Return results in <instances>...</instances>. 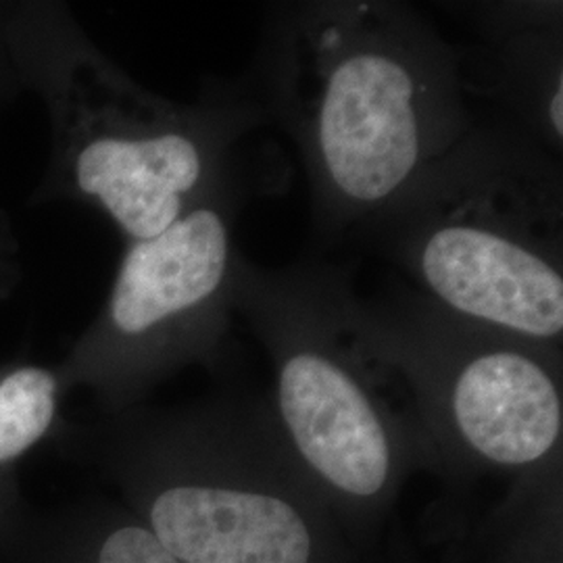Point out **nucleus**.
Wrapping results in <instances>:
<instances>
[{
	"label": "nucleus",
	"instance_id": "f03ea898",
	"mask_svg": "<svg viewBox=\"0 0 563 563\" xmlns=\"http://www.w3.org/2000/svg\"><path fill=\"white\" fill-rule=\"evenodd\" d=\"M232 311L269 357L265 397L284 446L346 539L369 534L426 467L413 405L339 267L265 269L239 253Z\"/></svg>",
	"mask_w": 563,
	"mask_h": 563
},
{
	"label": "nucleus",
	"instance_id": "39448f33",
	"mask_svg": "<svg viewBox=\"0 0 563 563\" xmlns=\"http://www.w3.org/2000/svg\"><path fill=\"white\" fill-rule=\"evenodd\" d=\"M146 528L181 563H353L265 397L199 409L159 441Z\"/></svg>",
	"mask_w": 563,
	"mask_h": 563
},
{
	"label": "nucleus",
	"instance_id": "9d476101",
	"mask_svg": "<svg viewBox=\"0 0 563 563\" xmlns=\"http://www.w3.org/2000/svg\"><path fill=\"white\" fill-rule=\"evenodd\" d=\"M57 383L48 369L21 367L0 383V463L32 449L55 418Z\"/></svg>",
	"mask_w": 563,
	"mask_h": 563
},
{
	"label": "nucleus",
	"instance_id": "423d86ee",
	"mask_svg": "<svg viewBox=\"0 0 563 563\" xmlns=\"http://www.w3.org/2000/svg\"><path fill=\"white\" fill-rule=\"evenodd\" d=\"M69 172L132 242L146 241L251 167L246 139L267 123L249 81L199 104L162 101L90 60Z\"/></svg>",
	"mask_w": 563,
	"mask_h": 563
},
{
	"label": "nucleus",
	"instance_id": "1a4fd4ad",
	"mask_svg": "<svg viewBox=\"0 0 563 563\" xmlns=\"http://www.w3.org/2000/svg\"><path fill=\"white\" fill-rule=\"evenodd\" d=\"M563 460L516 478L493 563H563Z\"/></svg>",
	"mask_w": 563,
	"mask_h": 563
},
{
	"label": "nucleus",
	"instance_id": "20e7f679",
	"mask_svg": "<svg viewBox=\"0 0 563 563\" xmlns=\"http://www.w3.org/2000/svg\"><path fill=\"white\" fill-rule=\"evenodd\" d=\"M413 405L426 467L451 481H514L563 457L562 351L405 292L365 302Z\"/></svg>",
	"mask_w": 563,
	"mask_h": 563
},
{
	"label": "nucleus",
	"instance_id": "f257e3e1",
	"mask_svg": "<svg viewBox=\"0 0 563 563\" xmlns=\"http://www.w3.org/2000/svg\"><path fill=\"white\" fill-rule=\"evenodd\" d=\"M249 86L301 153L320 239L362 236L474 121L455 44L405 2L272 4Z\"/></svg>",
	"mask_w": 563,
	"mask_h": 563
},
{
	"label": "nucleus",
	"instance_id": "0eeeda50",
	"mask_svg": "<svg viewBox=\"0 0 563 563\" xmlns=\"http://www.w3.org/2000/svg\"><path fill=\"white\" fill-rule=\"evenodd\" d=\"M260 178L246 167L162 234L130 242L97 342L113 372L134 380L172 363L222 360L241 253L234 228Z\"/></svg>",
	"mask_w": 563,
	"mask_h": 563
},
{
	"label": "nucleus",
	"instance_id": "7ed1b4c3",
	"mask_svg": "<svg viewBox=\"0 0 563 563\" xmlns=\"http://www.w3.org/2000/svg\"><path fill=\"white\" fill-rule=\"evenodd\" d=\"M362 236L439 307L562 351V159L511 123L472 121Z\"/></svg>",
	"mask_w": 563,
	"mask_h": 563
},
{
	"label": "nucleus",
	"instance_id": "6e6552de",
	"mask_svg": "<svg viewBox=\"0 0 563 563\" xmlns=\"http://www.w3.org/2000/svg\"><path fill=\"white\" fill-rule=\"evenodd\" d=\"M467 7L481 41L455 46L463 97L474 95L495 104L497 118L562 159V2Z\"/></svg>",
	"mask_w": 563,
	"mask_h": 563
}]
</instances>
